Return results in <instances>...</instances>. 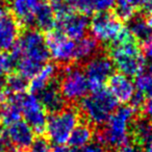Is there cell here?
Instances as JSON below:
<instances>
[{
    "label": "cell",
    "instance_id": "6da1fadb",
    "mask_svg": "<svg viewBox=\"0 0 152 152\" xmlns=\"http://www.w3.org/2000/svg\"><path fill=\"white\" fill-rule=\"evenodd\" d=\"M10 55L18 73L31 79L49 61L50 52L40 30L29 28L20 34Z\"/></svg>",
    "mask_w": 152,
    "mask_h": 152
},
{
    "label": "cell",
    "instance_id": "7a4b0ae2",
    "mask_svg": "<svg viewBox=\"0 0 152 152\" xmlns=\"http://www.w3.org/2000/svg\"><path fill=\"white\" fill-rule=\"evenodd\" d=\"M110 57L121 74L133 77L145 69V56L139 42L125 28L120 37L110 44Z\"/></svg>",
    "mask_w": 152,
    "mask_h": 152
},
{
    "label": "cell",
    "instance_id": "3957f363",
    "mask_svg": "<svg viewBox=\"0 0 152 152\" xmlns=\"http://www.w3.org/2000/svg\"><path fill=\"white\" fill-rule=\"evenodd\" d=\"M135 110L130 105H123L110 115L104 123V127L98 139L104 146L110 149H118L128 144L130 137V127L134 120Z\"/></svg>",
    "mask_w": 152,
    "mask_h": 152
},
{
    "label": "cell",
    "instance_id": "277c9868",
    "mask_svg": "<svg viewBox=\"0 0 152 152\" xmlns=\"http://www.w3.org/2000/svg\"><path fill=\"white\" fill-rule=\"evenodd\" d=\"M118 107V101L108 90L102 89L92 92L79 101V108L89 123L103 125Z\"/></svg>",
    "mask_w": 152,
    "mask_h": 152
},
{
    "label": "cell",
    "instance_id": "5b68a950",
    "mask_svg": "<svg viewBox=\"0 0 152 152\" xmlns=\"http://www.w3.org/2000/svg\"><path fill=\"white\" fill-rule=\"evenodd\" d=\"M52 7L55 14L54 28L74 41H78L86 37L90 28L88 15L74 11V7L66 2L53 3Z\"/></svg>",
    "mask_w": 152,
    "mask_h": 152
},
{
    "label": "cell",
    "instance_id": "8992f818",
    "mask_svg": "<svg viewBox=\"0 0 152 152\" xmlns=\"http://www.w3.org/2000/svg\"><path fill=\"white\" fill-rule=\"evenodd\" d=\"M78 122L79 114L74 107H65L59 112L50 114L45 127L47 140L55 145H65Z\"/></svg>",
    "mask_w": 152,
    "mask_h": 152
},
{
    "label": "cell",
    "instance_id": "52a82bcc",
    "mask_svg": "<svg viewBox=\"0 0 152 152\" xmlns=\"http://www.w3.org/2000/svg\"><path fill=\"white\" fill-rule=\"evenodd\" d=\"M57 83L61 94L66 102H79L90 91L89 81L85 71L74 65L67 66L64 69Z\"/></svg>",
    "mask_w": 152,
    "mask_h": 152
},
{
    "label": "cell",
    "instance_id": "ba28073f",
    "mask_svg": "<svg viewBox=\"0 0 152 152\" xmlns=\"http://www.w3.org/2000/svg\"><path fill=\"white\" fill-rule=\"evenodd\" d=\"M90 30L97 42L110 44L122 34L125 27L115 14L101 12L96 14L90 21Z\"/></svg>",
    "mask_w": 152,
    "mask_h": 152
},
{
    "label": "cell",
    "instance_id": "9c48e42d",
    "mask_svg": "<svg viewBox=\"0 0 152 152\" xmlns=\"http://www.w3.org/2000/svg\"><path fill=\"white\" fill-rule=\"evenodd\" d=\"M85 73L92 92L104 88L106 81L114 74L115 66L112 58L105 54H96L87 61Z\"/></svg>",
    "mask_w": 152,
    "mask_h": 152
},
{
    "label": "cell",
    "instance_id": "30bf717a",
    "mask_svg": "<svg viewBox=\"0 0 152 152\" xmlns=\"http://www.w3.org/2000/svg\"><path fill=\"white\" fill-rule=\"evenodd\" d=\"M45 40L50 56L56 63L63 65L76 63V41L67 38L56 28L47 32Z\"/></svg>",
    "mask_w": 152,
    "mask_h": 152
},
{
    "label": "cell",
    "instance_id": "8fae6325",
    "mask_svg": "<svg viewBox=\"0 0 152 152\" xmlns=\"http://www.w3.org/2000/svg\"><path fill=\"white\" fill-rule=\"evenodd\" d=\"M21 112L24 121L34 129V131L38 133L45 132L48 116L34 94H22Z\"/></svg>",
    "mask_w": 152,
    "mask_h": 152
},
{
    "label": "cell",
    "instance_id": "7c38bea8",
    "mask_svg": "<svg viewBox=\"0 0 152 152\" xmlns=\"http://www.w3.org/2000/svg\"><path fill=\"white\" fill-rule=\"evenodd\" d=\"M20 24L9 12L0 15V51L14 48L20 36Z\"/></svg>",
    "mask_w": 152,
    "mask_h": 152
},
{
    "label": "cell",
    "instance_id": "4fadbf2b",
    "mask_svg": "<svg viewBox=\"0 0 152 152\" xmlns=\"http://www.w3.org/2000/svg\"><path fill=\"white\" fill-rule=\"evenodd\" d=\"M5 137L11 145L19 150L27 149L34 141V131L25 121H17L9 125L5 131Z\"/></svg>",
    "mask_w": 152,
    "mask_h": 152
},
{
    "label": "cell",
    "instance_id": "5bb4252c",
    "mask_svg": "<svg viewBox=\"0 0 152 152\" xmlns=\"http://www.w3.org/2000/svg\"><path fill=\"white\" fill-rule=\"evenodd\" d=\"M108 91L121 103L130 101L135 92V86L130 77L121 73L113 74L108 79Z\"/></svg>",
    "mask_w": 152,
    "mask_h": 152
},
{
    "label": "cell",
    "instance_id": "9a60e30c",
    "mask_svg": "<svg viewBox=\"0 0 152 152\" xmlns=\"http://www.w3.org/2000/svg\"><path fill=\"white\" fill-rule=\"evenodd\" d=\"M38 99L47 113H57L66 107V100L61 96L58 83L52 80L45 89L38 94Z\"/></svg>",
    "mask_w": 152,
    "mask_h": 152
},
{
    "label": "cell",
    "instance_id": "2e32d148",
    "mask_svg": "<svg viewBox=\"0 0 152 152\" xmlns=\"http://www.w3.org/2000/svg\"><path fill=\"white\" fill-rule=\"evenodd\" d=\"M39 3L40 0H13L11 7L14 17L23 25H34V14Z\"/></svg>",
    "mask_w": 152,
    "mask_h": 152
},
{
    "label": "cell",
    "instance_id": "e0dca14e",
    "mask_svg": "<svg viewBox=\"0 0 152 152\" xmlns=\"http://www.w3.org/2000/svg\"><path fill=\"white\" fill-rule=\"evenodd\" d=\"M130 137L139 147H147L152 142V122L146 118L134 119L130 127Z\"/></svg>",
    "mask_w": 152,
    "mask_h": 152
},
{
    "label": "cell",
    "instance_id": "ac0fdd59",
    "mask_svg": "<svg viewBox=\"0 0 152 152\" xmlns=\"http://www.w3.org/2000/svg\"><path fill=\"white\" fill-rule=\"evenodd\" d=\"M34 25L38 30L50 31L55 27V14L52 4L49 2H40L34 14Z\"/></svg>",
    "mask_w": 152,
    "mask_h": 152
},
{
    "label": "cell",
    "instance_id": "d6986e66",
    "mask_svg": "<svg viewBox=\"0 0 152 152\" xmlns=\"http://www.w3.org/2000/svg\"><path fill=\"white\" fill-rule=\"evenodd\" d=\"M21 96L22 94H11L7 103L0 112V121L5 125H11L20 120L21 112Z\"/></svg>",
    "mask_w": 152,
    "mask_h": 152
},
{
    "label": "cell",
    "instance_id": "ffe728a7",
    "mask_svg": "<svg viewBox=\"0 0 152 152\" xmlns=\"http://www.w3.org/2000/svg\"><path fill=\"white\" fill-rule=\"evenodd\" d=\"M56 73V67L53 64H46L30 80L29 85H28L30 93L38 95L51 81L54 80Z\"/></svg>",
    "mask_w": 152,
    "mask_h": 152
},
{
    "label": "cell",
    "instance_id": "44dd1931",
    "mask_svg": "<svg viewBox=\"0 0 152 152\" xmlns=\"http://www.w3.org/2000/svg\"><path fill=\"white\" fill-rule=\"evenodd\" d=\"M116 0H74L72 7L85 15L108 12L114 7Z\"/></svg>",
    "mask_w": 152,
    "mask_h": 152
},
{
    "label": "cell",
    "instance_id": "7402d4cb",
    "mask_svg": "<svg viewBox=\"0 0 152 152\" xmlns=\"http://www.w3.org/2000/svg\"><path fill=\"white\" fill-rule=\"evenodd\" d=\"M94 130L90 123L77 124L70 134L68 144L72 149H80L93 140Z\"/></svg>",
    "mask_w": 152,
    "mask_h": 152
},
{
    "label": "cell",
    "instance_id": "603a6c76",
    "mask_svg": "<svg viewBox=\"0 0 152 152\" xmlns=\"http://www.w3.org/2000/svg\"><path fill=\"white\" fill-rule=\"evenodd\" d=\"M127 30L137 42H145L152 34V29L148 25L147 20L143 16H133L128 20Z\"/></svg>",
    "mask_w": 152,
    "mask_h": 152
},
{
    "label": "cell",
    "instance_id": "cb8c5ba5",
    "mask_svg": "<svg viewBox=\"0 0 152 152\" xmlns=\"http://www.w3.org/2000/svg\"><path fill=\"white\" fill-rule=\"evenodd\" d=\"M99 50L98 42L93 37H83L76 41V63L89 61Z\"/></svg>",
    "mask_w": 152,
    "mask_h": 152
},
{
    "label": "cell",
    "instance_id": "d4e9b609",
    "mask_svg": "<svg viewBox=\"0 0 152 152\" xmlns=\"http://www.w3.org/2000/svg\"><path fill=\"white\" fill-rule=\"evenodd\" d=\"M29 81L21 74H12L7 77V87L5 90L10 94H23L28 89Z\"/></svg>",
    "mask_w": 152,
    "mask_h": 152
},
{
    "label": "cell",
    "instance_id": "484cf974",
    "mask_svg": "<svg viewBox=\"0 0 152 152\" xmlns=\"http://www.w3.org/2000/svg\"><path fill=\"white\" fill-rule=\"evenodd\" d=\"M114 9V14L121 21H128L134 16L135 11H137V9H134L127 0H116Z\"/></svg>",
    "mask_w": 152,
    "mask_h": 152
},
{
    "label": "cell",
    "instance_id": "4316f807",
    "mask_svg": "<svg viewBox=\"0 0 152 152\" xmlns=\"http://www.w3.org/2000/svg\"><path fill=\"white\" fill-rule=\"evenodd\" d=\"M135 89L141 92L146 98H152V75L151 74H140L135 80Z\"/></svg>",
    "mask_w": 152,
    "mask_h": 152
},
{
    "label": "cell",
    "instance_id": "83f0119b",
    "mask_svg": "<svg viewBox=\"0 0 152 152\" xmlns=\"http://www.w3.org/2000/svg\"><path fill=\"white\" fill-rule=\"evenodd\" d=\"M30 152H52L50 148L49 141L46 137H38L34 139V143L30 146Z\"/></svg>",
    "mask_w": 152,
    "mask_h": 152
},
{
    "label": "cell",
    "instance_id": "f1b7e54d",
    "mask_svg": "<svg viewBox=\"0 0 152 152\" xmlns=\"http://www.w3.org/2000/svg\"><path fill=\"white\" fill-rule=\"evenodd\" d=\"M14 68V63L11 55L5 53L4 51H0V74L5 75L12 71Z\"/></svg>",
    "mask_w": 152,
    "mask_h": 152
},
{
    "label": "cell",
    "instance_id": "f546056e",
    "mask_svg": "<svg viewBox=\"0 0 152 152\" xmlns=\"http://www.w3.org/2000/svg\"><path fill=\"white\" fill-rule=\"evenodd\" d=\"M75 152H106V147L99 140H96V141L89 142L83 148L75 150Z\"/></svg>",
    "mask_w": 152,
    "mask_h": 152
},
{
    "label": "cell",
    "instance_id": "4dcf8cb0",
    "mask_svg": "<svg viewBox=\"0 0 152 152\" xmlns=\"http://www.w3.org/2000/svg\"><path fill=\"white\" fill-rule=\"evenodd\" d=\"M146 101V97L141 93V92L135 90L134 94H133L132 98L130 99V106H132L135 110H142L144 106V103Z\"/></svg>",
    "mask_w": 152,
    "mask_h": 152
},
{
    "label": "cell",
    "instance_id": "1f68e13d",
    "mask_svg": "<svg viewBox=\"0 0 152 152\" xmlns=\"http://www.w3.org/2000/svg\"><path fill=\"white\" fill-rule=\"evenodd\" d=\"M142 51H143L144 56L148 57V58L152 57V34L145 42H143V49H142Z\"/></svg>",
    "mask_w": 152,
    "mask_h": 152
},
{
    "label": "cell",
    "instance_id": "d6a6232c",
    "mask_svg": "<svg viewBox=\"0 0 152 152\" xmlns=\"http://www.w3.org/2000/svg\"><path fill=\"white\" fill-rule=\"evenodd\" d=\"M114 152H143L141 149V147L137 146L135 144L130 145V144H126V145L122 146V147L115 149Z\"/></svg>",
    "mask_w": 152,
    "mask_h": 152
},
{
    "label": "cell",
    "instance_id": "836d02e7",
    "mask_svg": "<svg viewBox=\"0 0 152 152\" xmlns=\"http://www.w3.org/2000/svg\"><path fill=\"white\" fill-rule=\"evenodd\" d=\"M142 110L145 115V118L152 122V98H149V100L145 101Z\"/></svg>",
    "mask_w": 152,
    "mask_h": 152
},
{
    "label": "cell",
    "instance_id": "e575fe53",
    "mask_svg": "<svg viewBox=\"0 0 152 152\" xmlns=\"http://www.w3.org/2000/svg\"><path fill=\"white\" fill-rule=\"evenodd\" d=\"M11 143L5 137H0V152H11Z\"/></svg>",
    "mask_w": 152,
    "mask_h": 152
},
{
    "label": "cell",
    "instance_id": "d590c367",
    "mask_svg": "<svg viewBox=\"0 0 152 152\" xmlns=\"http://www.w3.org/2000/svg\"><path fill=\"white\" fill-rule=\"evenodd\" d=\"M52 152H75V150L65 145H55Z\"/></svg>",
    "mask_w": 152,
    "mask_h": 152
},
{
    "label": "cell",
    "instance_id": "8d00e7d4",
    "mask_svg": "<svg viewBox=\"0 0 152 152\" xmlns=\"http://www.w3.org/2000/svg\"><path fill=\"white\" fill-rule=\"evenodd\" d=\"M142 7L147 14H152V0H142Z\"/></svg>",
    "mask_w": 152,
    "mask_h": 152
},
{
    "label": "cell",
    "instance_id": "74e56055",
    "mask_svg": "<svg viewBox=\"0 0 152 152\" xmlns=\"http://www.w3.org/2000/svg\"><path fill=\"white\" fill-rule=\"evenodd\" d=\"M7 87V77L3 74H0V92H3Z\"/></svg>",
    "mask_w": 152,
    "mask_h": 152
},
{
    "label": "cell",
    "instance_id": "f35d334b",
    "mask_svg": "<svg viewBox=\"0 0 152 152\" xmlns=\"http://www.w3.org/2000/svg\"><path fill=\"white\" fill-rule=\"evenodd\" d=\"M7 0H0V15L9 12L7 7Z\"/></svg>",
    "mask_w": 152,
    "mask_h": 152
},
{
    "label": "cell",
    "instance_id": "ab89813d",
    "mask_svg": "<svg viewBox=\"0 0 152 152\" xmlns=\"http://www.w3.org/2000/svg\"><path fill=\"white\" fill-rule=\"evenodd\" d=\"M134 9H139L140 7H142V0H127Z\"/></svg>",
    "mask_w": 152,
    "mask_h": 152
},
{
    "label": "cell",
    "instance_id": "60d3db41",
    "mask_svg": "<svg viewBox=\"0 0 152 152\" xmlns=\"http://www.w3.org/2000/svg\"><path fill=\"white\" fill-rule=\"evenodd\" d=\"M145 68L148 70V74L152 75V57H150L149 61L147 63H145Z\"/></svg>",
    "mask_w": 152,
    "mask_h": 152
},
{
    "label": "cell",
    "instance_id": "b9f144b4",
    "mask_svg": "<svg viewBox=\"0 0 152 152\" xmlns=\"http://www.w3.org/2000/svg\"><path fill=\"white\" fill-rule=\"evenodd\" d=\"M4 100H5V94L3 92H0V105L4 102Z\"/></svg>",
    "mask_w": 152,
    "mask_h": 152
},
{
    "label": "cell",
    "instance_id": "7bdbcfd3",
    "mask_svg": "<svg viewBox=\"0 0 152 152\" xmlns=\"http://www.w3.org/2000/svg\"><path fill=\"white\" fill-rule=\"evenodd\" d=\"M146 20H147L148 25H149V26H150V28H151V29H152V14H150L149 17H148Z\"/></svg>",
    "mask_w": 152,
    "mask_h": 152
},
{
    "label": "cell",
    "instance_id": "ee69618b",
    "mask_svg": "<svg viewBox=\"0 0 152 152\" xmlns=\"http://www.w3.org/2000/svg\"><path fill=\"white\" fill-rule=\"evenodd\" d=\"M146 152H152V142L147 146V149H146Z\"/></svg>",
    "mask_w": 152,
    "mask_h": 152
},
{
    "label": "cell",
    "instance_id": "f6af8a7d",
    "mask_svg": "<svg viewBox=\"0 0 152 152\" xmlns=\"http://www.w3.org/2000/svg\"><path fill=\"white\" fill-rule=\"evenodd\" d=\"M1 133H2V123L0 121V137H1Z\"/></svg>",
    "mask_w": 152,
    "mask_h": 152
},
{
    "label": "cell",
    "instance_id": "bcb514c9",
    "mask_svg": "<svg viewBox=\"0 0 152 152\" xmlns=\"http://www.w3.org/2000/svg\"><path fill=\"white\" fill-rule=\"evenodd\" d=\"M11 152H24L23 150H16V151H11Z\"/></svg>",
    "mask_w": 152,
    "mask_h": 152
}]
</instances>
